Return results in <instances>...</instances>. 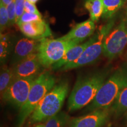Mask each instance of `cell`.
I'll list each match as a JSON object with an SVG mask.
<instances>
[{"mask_svg":"<svg viewBox=\"0 0 127 127\" xmlns=\"http://www.w3.org/2000/svg\"><path fill=\"white\" fill-rule=\"evenodd\" d=\"M127 87V63L118 68L105 81L87 109L93 111L98 109L109 108Z\"/></svg>","mask_w":127,"mask_h":127,"instance_id":"2","label":"cell"},{"mask_svg":"<svg viewBox=\"0 0 127 127\" xmlns=\"http://www.w3.org/2000/svg\"><path fill=\"white\" fill-rule=\"evenodd\" d=\"M69 91V85L66 81L57 84L42 98L31 115L30 122L39 123L56 115L60 112Z\"/></svg>","mask_w":127,"mask_h":127,"instance_id":"3","label":"cell"},{"mask_svg":"<svg viewBox=\"0 0 127 127\" xmlns=\"http://www.w3.org/2000/svg\"><path fill=\"white\" fill-rule=\"evenodd\" d=\"M94 38L95 36L94 35L91 38L89 39L86 42L78 44V45L72 47V48H71L59 61L57 62V63H55L51 66L52 69L53 70L60 69V68L65 65L67 64L75 61L81 55L85 49L93 42Z\"/></svg>","mask_w":127,"mask_h":127,"instance_id":"14","label":"cell"},{"mask_svg":"<svg viewBox=\"0 0 127 127\" xmlns=\"http://www.w3.org/2000/svg\"><path fill=\"white\" fill-rule=\"evenodd\" d=\"M28 1H30V2L33 3V4H35V3L37 2V1H38V0H28Z\"/></svg>","mask_w":127,"mask_h":127,"instance_id":"27","label":"cell"},{"mask_svg":"<svg viewBox=\"0 0 127 127\" xmlns=\"http://www.w3.org/2000/svg\"><path fill=\"white\" fill-rule=\"evenodd\" d=\"M127 45V22L124 20L107 35L103 43L102 54L112 60L118 57Z\"/></svg>","mask_w":127,"mask_h":127,"instance_id":"7","label":"cell"},{"mask_svg":"<svg viewBox=\"0 0 127 127\" xmlns=\"http://www.w3.org/2000/svg\"><path fill=\"white\" fill-rule=\"evenodd\" d=\"M9 24L8 14L7 6L2 2H0V28L1 32Z\"/></svg>","mask_w":127,"mask_h":127,"instance_id":"21","label":"cell"},{"mask_svg":"<svg viewBox=\"0 0 127 127\" xmlns=\"http://www.w3.org/2000/svg\"><path fill=\"white\" fill-rule=\"evenodd\" d=\"M114 25V21L111 20L107 24L100 27L94 34L93 42L85 49L81 55L75 61L67 64L60 68L61 71H68L88 65L94 63L99 58L103 50V43L107 35L110 32Z\"/></svg>","mask_w":127,"mask_h":127,"instance_id":"6","label":"cell"},{"mask_svg":"<svg viewBox=\"0 0 127 127\" xmlns=\"http://www.w3.org/2000/svg\"><path fill=\"white\" fill-rule=\"evenodd\" d=\"M41 20H42L41 16H39L35 14L30 13V12L25 11L17 24V25H18L21 24L31 23V22L37 21Z\"/></svg>","mask_w":127,"mask_h":127,"instance_id":"22","label":"cell"},{"mask_svg":"<svg viewBox=\"0 0 127 127\" xmlns=\"http://www.w3.org/2000/svg\"><path fill=\"white\" fill-rule=\"evenodd\" d=\"M84 6L90 13V19L94 23L98 21L104 11L102 0H85Z\"/></svg>","mask_w":127,"mask_h":127,"instance_id":"15","label":"cell"},{"mask_svg":"<svg viewBox=\"0 0 127 127\" xmlns=\"http://www.w3.org/2000/svg\"><path fill=\"white\" fill-rule=\"evenodd\" d=\"M109 108L115 117L127 113V87L121 93Z\"/></svg>","mask_w":127,"mask_h":127,"instance_id":"16","label":"cell"},{"mask_svg":"<svg viewBox=\"0 0 127 127\" xmlns=\"http://www.w3.org/2000/svg\"><path fill=\"white\" fill-rule=\"evenodd\" d=\"M110 108L98 109L71 121L69 127H102L108 121Z\"/></svg>","mask_w":127,"mask_h":127,"instance_id":"9","label":"cell"},{"mask_svg":"<svg viewBox=\"0 0 127 127\" xmlns=\"http://www.w3.org/2000/svg\"><path fill=\"white\" fill-rule=\"evenodd\" d=\"M8 14L9 24L8 25H12L16 23V10L15 0L12 1L7 6Z\"/></svg>","mask_w":127,"mask_h":127,"instance_id":"23","label":"cell"},{"mask_svg":"<svg viewBox=\"0 0 127 127\" xmlns=\"http://www.w3.org/2000/svg\"><path fill=\"white\" fill-rule=\"evenodd\" d=\"M25 0H15L16 10V24L18 22L21 17L25 12Z\"/></svg>","mask_w":127,"mask_h":127,"instance_id":"24","label":"cell"},{"mask_svg":"<svg viewBox=\"0 0 127 127\" xmlns=\"http://www.w3.org/2000/svg\"><path fill=\"white\" fill-rule=\"evenodd\" d=\"M11 42L7 35L1 34L0 38V60L1 63H4L10 54L11 51Z\"/></svg>","mask_w":127,"mask_h":127,"instance_id":"20","label":"cell"},{"mask_svg":"<svg viewBox=\"0 0 127 127\" xmlns=\"http://www.w3.org/2000/svg\"><path fill=\"white\" fill-rule=\"evenodd\" d=\"M42 65L38 52L34 53L15 64L13 68L15 78L36 77Z\"/></svg>","mask_w":127,"mask_h":127,"instance_id":"10","label":"cell"},{"mask_svg":"<svg viewBox=\"0 0 127 127\" xmlns=\"http://www.w3.org/2000/svg\"><path fill=\"white\" fill-rule=\"evenodd\" d=\"M40 39L22 38L16 42L13 47L11 63L16 64L34 53L38 52Z\"/></svg>","mask_w":127,"mask_h":127,"instance_id":"11","label":"cell"},{"mask_svg":"<svg viewBox=\"0 0 127 127\" xmlns=\"http://www.w3.org/2000/svg\"><path fill=\"white\" fill-rule=\"evenodd\" d=\"M104 11L102 17L107 20L112 18L115 14L124 5L126 0H102Z\"/></svg>","mask_w":127,"mask_h":127,"instance_id":"17","label":"cell"},{"mask_svg":"<svg viewBox=\"0 0 127 127\" xmlns=\"http://www.w3.org/2000/svg\"><path fill=\"white\" fill-rule=\"evenodd\" d=\"M95 30V23L91 19L78 24L61 38L66 40H74L79 42L85 40L94 34Z\"/></svg>","mask_w":127,"mask_h":127,"instance_id":"13","label":"cell"},{"mask_svg":"<svg viewBox=\"0 0 127 127\" xmlns=\"http://www.w3.org/2000/svg\"><path fill=\"white\" fill-rule=\"evenodd\" d=\"M36 77L15 78L5 91L1 94L4 101L21 108L26 102L33 82Z\"/></svg>","mask_w":127,"mask_h":127,"instance_id":"8","label":"cell"},{"mask_svg":"<svg viewBox=\"0 0 127 127\" xmlns=\"http://www.w3.org/2000/svg\"><path fill=\"white\" fill-rule=\"evenodd\" d=\"M126 117H127V116H126Z\"/></svg>","mask_w":127,"mask_h":127,"instance_id":"28","label":"cell"},{"mask_svg":"<svg viewBox=\"0 0 127 127\" xmlns=\"http://www.w3.org/2000/svg\"><path fill=\"white\" fill-rule=\"evenodd\" d=\"M13 68L6 65L1 66L0 73V92L1 94L5 91L15 79Z\"/></svg>","mask_w":127,"mask_h":127,"instance_id":"18","label":"cell"},{"mask_svg":"<svg viewBox=\"0 0 127 127\" xmlns=\"http://www.w3.org/2000/svg\"><path fill=\"white\" fill-rule=\"evenodd\" d=\"M55 85V78L49 72L41 73L35 79L27 100L20 108L17 120V127H23L25 121L32 114L42 98Z\"/></svg>","mask_w":127,"mask_h":127,"instance_id":"4","label":"cell"},{"mask_svg":"<svg viewBox=\"0 0 127 127\" xmlns=\"http://www.w3.org/2000/svg\"><path fill=\"white\" fill-rule=\"evenodd\" d=\"M106 71H99L78 79L68 98V109L75 111L88 105L105 81Z\"/></svg>","mask_w":127,"mask_h":127,"instance_id":"1","label":"cell"},{"mask_svg":"<svg viewBox=\"0 0 127 127\" xmlns=\"http://www.w3.org/2000/svg\"><path fill=\"white\" fill-rule=\"evenodd\" d=\"M69 116L64 112H60L45 121L44 127H65L68 123Z\"/></svg>","mask_w":127,"mask_h":127,"instance_id":"19","label":"cell"},{"mask_svg":"<svg viewBox=\"0 0 127 127\" xmlns=\"http://www.w3.org/2000/svg\"><path fill=\"white\" fill-rule=\"evenodd\" d=\"M14 0H1V2H2L4 5H5L6 6H7L8 5L10 4L12 1H13Z\"/></svg>","mask_w":127,"mask_h":127,"instance_id":"26","label":"cell"},{"mask_svg":"<svg viewBox=\"0 0 127 127\" xmlns=\"http://www.w3.org/2000/svg\"><path fill=\"white\" fill-rule=\"evenodd\" d=\"M80 42L66 40L61 37L57 39L44 38L40 39L38 55L42 66L48 68L59 61L67 52Z\"/></svg>","mask_w":127,"mask_h":127,"instance_id":"5","label":"cell"},{"mask_svg":"<svg viewBox=\"0 0 127 127\" xmlns=\"http://www.w3.org/2000/svg\"></svg>","mask_w":127,"mask_h":127,"instance_id":"29","label":"cell"},{"mask_svg":"<svg viewBox=\"0 0 127 127\" xmlns=\"http://www.w3.org/2000/svg\"><path fill=\"white\" fill-rule=\"evenodd\" d=\"M25 11L30 12V13L35 14L39 16H41V13L38 10L35 4L30 2L28 0L25 1Z\"/></svg>","mask_w":127,"mask_h":127,"instance_id":"25","label":"cell"},{"mask_svg":"<svg viewBox=\"0 0 127 127\" xmlns=\"http://www.w3.org/2000/svg\"><path fill=\"white\" fill-rule=\"evenodd\" d=\"M19 28L23 34L31 39H41L51 36L50 27L44 21H37L18 24Z\"/></svg>","mask_w":127,"mask_h":127,"instance_id":"12","label":"cell"}]
</instances>
